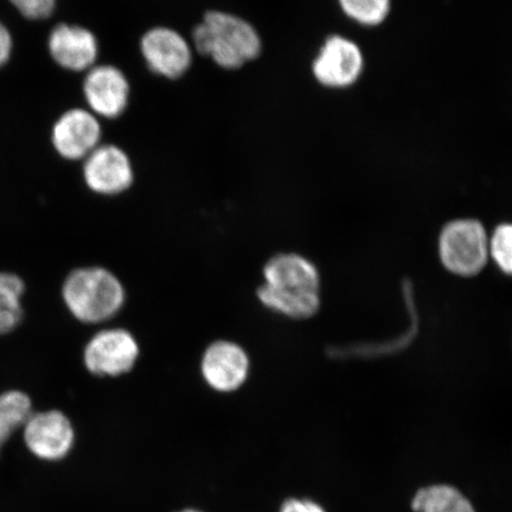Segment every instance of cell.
I'll return each mask as SVG.
<instances>
[{"mask_svg": "<svg viewBox=\"0 0 512 512\" xmlns=\"http://www.w3.org/2000/svg\"><path fill=\"white\" fill-rule=\"evenodd\" d=\"M264 279L256 294L268 310L298 320L317 315L322 304V281L316 265L305 256L296 253L273 256L264 267Z\"/></svg>", "mask_w": 512, "mask_h": 512, "instance_id": "6da1fadb", "label": "cell"}, {"mask_svg": "<svg viewBox=\"0 0 512 512\" xmlns=\"http://www.w3.org/2000/svg\"><path fill=\"white\" fill-rule=\"evenodd\" d=\"M192 46L217 66L233 70L258 59L262 42L259 32L241 17L224 11H208L192 30Z\"/></svg>", "mask_w": 512, "mask_h": 512, "instance_id": "7a4b0ae2", "label": "cell"}, {"mask_svg": "<svg viewBox=\"0 0 512 512\" xmlns=\"http://www.w3.org/2000/svg\"><path fill=\"white\" fill-rule=\"evenodd\" d=\"M62 299L75 319L85 324L107 322L123 309L126 292L123 284L104 267H82L67 275Z\"/></svg>", "mask_w": 512, "mask_h": 512, "instance_id": "3957f363", "label": "cell"}, {"mask_svg": "<svg viewBox=\"0 0 512 512\" xmlns=\"http://www.w3.org/2000/svg\"><path fill=\"white\" fill-rule=\"evenodd\" d=\"M489 236L476 219H457L439 234L438 254L445 270L457 277H476L489 264Z\"/></svg>", "mask_w": 512, "mask_h": 512, "instance_id": "277c9868", "label": "cell"}, {"mask_svg": "<svg viewBox=\"0 0 512 512\" xmlns=\"http://www.w3.org/2000/svg\"><path fill=\"white\" fill-rule=\"evenodd\" d=\"M22 430L25 447L42 462H61L75 445L72 421L57 409L32 413Z\"/></svg>", "mask_w": 512, "mask_h": 512, "instance_id": "5b68a950", "label": "cell"}, {"mask_svg": "<svg viewBox=\"0 0 512 512\" xmlns=\"http://www.w3.org/2000/svg\"><path fill=\"white\" fill-rule=\"evenodd\" d=\"M139 354V344L130 331L107 329L89 339L83 363L94 376L118 377L130 373Z\"/></svg>", "mask_w": 512, "mask_h": 512, "instance_id": "8992f818", "label": "cell"}, {"mask_svg": "<svg viewBox=\"0 0 512 512\" xmlns=\"http://www.w3.org/2000/svg\"><path fill=\"white\" fill-rule=\"evenodd\" d=\"M364 66L363 51L356 42L342 35H331L312 62V74L319 85L344 89L361 79Z\"/></svg>", "mask_w": 512, "mask_h": 512, "instance_id": "52a82bcc", "label": "cell"}, {"mask_svg": "<svg viewBox=\"0 0 512 512\" xmlns=\"http://www.w3.org/2000/svg\"><path fill=\"white\" fill-rule=\"evenodd\" d=\"M83 179L89 190L101 196H117L132 187L131 158L121 147L100 145L83 160Z\"/></svg>", "mask_w": 512, "mask_h": 512, "instance_id": "ba28073f", "label": "cell"}, {"mask_svg": "<svg viewBox=\"0 0 512 512\" xmlns=\"http://www.w3.org/2000/svg\"><path fill=\"white\" fill-rule=\"evenodd\" d=\"M140 51L151 72L165 79L182 78L191 67V44L171 28L157 27L146 31L140 40Z\"/></svg>", "mask_w": 512, "mask_h": 512, "instance_id": "9c48e42d", "label": "cell"}, {"mask_svg": "<svg viewBox=\"0 0 512 512\" xmlns=\"http://www.w3.org/2000/svg\"><path fill=\"white\" fill-rule=\"evenodd\" d=\"M82 88L89 111L98 118L117 119L130 104V82L123 70L111 64H95L88 70Z\"/></svg>", "mask_w": 512, "mask_h": 512, "instance_id": "30bf717a", "label": "cell"}, {"mask_svg": "<svg viewBox=\"0 0 512 512\" xmlns=\"http://www.w3.org/2000/svg\"><path fill=\"white\" fill-rule=\"evenodd\" d=\"M100 120L89 110L73 108L57 119L51 131V143L63 159L85 160L101 145Z\"/></svg>", "mask_w": 512, "mask_h": 512, "instance_id": "8fae6325", "label": "cell"}, {"mask_svg": "<svg viewBox=\"0 0 512 512\" xmlns=\"http://www.w3.org/2000/svg\"><path fill=\"white\" fill-rule=\"evenodd\" d=\"M204 381L220 393L240 389L248 379L249 358L239 344L217 341L204 351L201 363Z\"/></svg>", "mask_w": 512, "mask_h": 512, "instance_id": "7c38bea8", "label": "cell"}, {"mask_svg": "<svg viewBox=\"0 0 512 512\" xmlns=\"http://www.w3.org/2000/svg\"><path fill=\"white\" fill-rule=\"evenodd\" d=\"M51 59L69 72H88L99 56V42L91 30L73 24H59L50 32Z\"/></svg>", "mask_w": 512, "mask_h": 512, "instance_id": "4fadbf2b", "label": "cell"}, {"mask_svg": "<svg viewBox=\"0 0 512 512\" xmlns=\"http://www.w3.org/2000/svg\"><path fill=\"white\" fill-rule=\"evenodd\" d=\"M411 507L414 512H477L462 490L446 483L422 486L415 492Z\"/></svg>", "mask_w": 512, "mask_h": 512, "instance_id": "5bb4252c", "label": "cell"}, {"mask_svg": "<svg viewBox=\"0 0 512 512\" xmlns=\"http://www.w3.org/2000/svg\"><path fill=\"white\" fill-rule=\"evenodd\" d=\"M32 412L30 396L12 389L0 394V456L12 435L23 428Z\"/></svg>", "mask_w": 512, "mask_h": 512, "instance_id": "9a60e30c", "label": "cell"}, {"mask_svg": "<svg viewBox=\"0 0 512 512\" xmlns=\"http://www.w3.org/2000/svg\"><path fill=\"white\" fill-rule=\"evenodd\" d=\"M25 284L19 275L0 272V336L17 329L23 319Z\"/></svg>", "mask_w": 512, "mask_h": 512, "instance_id": "2e32d148", "label": "cell"}, {"mask_svg": "<svg viewBox=\"0 0 512 512\" xmlns=\"http://www.w3.org/2000/svg\"><path fill=\"white\" fill-rule=\"evenodd\" d=\"M339 8L352 22L363 27H379L392 11V0H338Z\"/></svg>", "mask_w": 512, "mask_h": 512, "instance_id": "e0dca14e", "label": "cell"}, {"mask_svg": "<svg viewBox=\"0 0 512 512\" xmlns=\"http://www.w3.org/2000/svg\"><path fill=\"white\" fill-rule=\"evenodd\" d=\"M489 256L499 271L512 277V222L498 224L490 234Z\"/></svg>", "mask_w": 512, "mask_h": 512, "instance_id": "ac0fdd59", "label": "cell"}, {"mask_svg": "<svg viewBox=\"0 0 512 512\" xmlns=\"http://www.w3.org/2000/svg\"><path fill=\"white\" fill-rule=\"evenodd\" d=\"M56 0H30L29 8L24 17L31 21H41L54 14Z\"/></svg>", "mask_w": 512, "mask_h": 512, "instance_id": "d6986e66", "label": "cell"}, {"mask_svg": "<svg viewBox=\"0 0 512 512\" xmlns=\"http://www.w3.org/2000/svg\"><path fill=\"white\" fill-rule=\"evenodd\" d=\"M279 512H326L323 505L309 498H288L281 504Z\"/></svg>", "mask_w": 512, "mask_h": 512, "instance_id": "ffe728a7", "label": "cell"}, {"mask_svg": "<svg viewBox=\"0 0 512 512\" xmlns=\"http://www.w3.org/2000/svg\"><path fill=\"white\" fill-rule=\"evenodd\" d=\"M12 50H14V40H12L11 32L0 21V68L10 61Z\"/></svg>", "mask_w": 512, "mask_h": 512, "instance_id": "44dd1931", "label": "cell"}, {"mask_svg": "<svg viewBox=\"0 0 512 512\" xmlns=\"http://www.w3.org/2000/svg\"><path fill=\"white\" fill-rule=\"evenodd\" d=\"M9 2L24 16L28 10L30 0H9Z\"/></svg>", "mask_w": 512, "mask_h": 512, "instance_id": "7402d4cb", "label": "cell"}, {"mask_svg": "<svg viewBox=\"0 0 512 512\" xmlns=\"http://www.w3.org/2000/svg\"><path fill=\"white\" fill-rule=\"evenodd\" d=\"M177 512H203V511L189 508V509H183V510L177 511Z\"/></svg>", "mask_w": 512, "mask_h": 512, "instance_id": "603a6c76", "label": "cell"}]
</instances>
